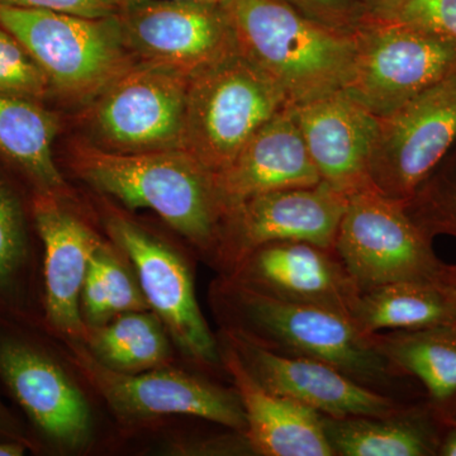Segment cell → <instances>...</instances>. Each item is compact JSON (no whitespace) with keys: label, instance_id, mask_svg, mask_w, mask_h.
I'll return each instance as SVG.
<instances>
[{"label":"cell","instance_id":"obj_1","mask_svg":"<svg viewBox=\"0 0 456 456\" xmlns=\"http://www.w3.org/2000/svg\"><path fill=\"white\" fill-rule=\"evenodd\" d=\"M70 167L77 178L130 209L146 208L217 260L227 208L207 170L185 150L119 154L75 141Z\"/></svg>","mask_w":456,"mask_h":456},{"label":"cell","instance_id":"obj_2","mask_svg":"<svg viewBox=\"0 0 456 456\" xmlns=\"http://www.w3.org/2000/svg\"><path fill=\"white\" fill-rule=\"evenodd\" d=\"M237 51L284 93L289 106L344 90L355 59V37L279 0H220Z\"/></svg>","mask_w":456,"mask_h":456},{"label":"cell","instance_id":"obj_3","mask_svg":"<svg viewBox=\"0 0 456 456\" xmlns=\"http://www.w3.org/2000/svg\"><path fill=\"white\" fill-rule=\"evenodd\" d=\"M221 298L231 326L260 346L288 356L321 360L374 391L403 377L387 359L375 334L350 318L314 305L281 301L228 279Z\"/></svg>","mask_w":456,"mask_h":456},{"label":"cell","instance_id":"obj_4","mask_svg":"<svg viewBox=\"0 0 456 456\" xmlns=\"http://www.w3.org/2000/svg\"><path fill=\"white\" fill-rule=\"evenodd\" d=\"M0 26L22 42L44 71L51 99L86 108L136 65L116 13L84 17L0 7Z\"/></svg>","mask_w":456,"mask_h":456},{"label":"cell","instance_id":"obj_5","mask_svg":"<svg viewBox=\"0 0 456 456\" xmlns=\"http://www.w3.org/2000/svg\"><path fill=\"white\" fill-rule=\"evenodd\" d=\"M287 107L277 84L235 51L189 79L183 150L221 173Z\"/></svg>","mask_w":456,"mask_h":456},{"label":"cell","instance_id":"obj_6","mask_svg":"<svg viewBox=\"0 0 456 456\" xmlns=\"http://www.w3.org/2000/svg\"><path fill=\"white\" fill-rule=\"evenodd\" d=\"M345 92L383 118L456 75V42L397 20L365 18Z\"/></svg>","mask_w":456,"mask_h":456},{"label":"cell","instance_id":"obj_7","mask_svg":"<svg viewBox=\"0 0 456 456\" xmlns=\"http://www.w3.org/2000/svg\"><path fill=\"white\" fill-rule=\"evenodd\" d=\"M31 323L0 312V383L26 416L33 450L82 449L92 436L88 402Z\"/></svg>","mask_w":456,"mask_h":456},{"label":"cell","instance_id":"obj_8","mask_svg":"<svg viewBox=\"0 0 456 456\" xmlns=\"http://www.w3.org/2000/svg\"><path fill=\"white\" fill-rule=\"evenodd\" d=\"M334 250L360 290L395 281H443V263L406 211L373 185L347 197Z\"/></svg>","mask_w":456,"mask_h":456},{"label":"cell","instance_id":"obj_9","mask_svg":"<svg viewBox=\"0 0 456 456\" xmlns=\"http://www.w3.org/2000/svg\"><path fill=\"white\" fill-rule=\"evenodd\" d=\"M189 77L136 62L84 108L88 142L119 154L183 150Z\"/></svg>","mask_w":456,"mask_h":456},{"label":"cell","instance_id":"obj_10","mask_svg":"<svg viewBox=\"0 0 456 456\" xmlns=\"http://www.w3.org/2000/svg\"><path fill=\"white\" fill-rule=\"evenodd\" d=\"M126 47L142 64L191 77L237 51L220 2L136 0L117 8Z\"/></svg>","mask_w":456,"mask_h":456},{"label":"cell","instance_id":"obj_11","mask_svg":"<svg viewBox=\"0 0 456 456\" xmlns=\"http://www.w3.org/2000/svg\"><path fill=\"white\" fill-rule=\"evenodd\" d=\"M74 362L123 419L184 415L198 417L244 435L246 417L236 391L167 367L121 373L104 367L83 341L70 345Z\"/></svg>","mask_w":456,"mask_h":456},{"label":"cell","instance_id":"obj_12","mask_svg":"<svg viewBox=\"0 0 456 456\" xmlns=\"http://www.w3.org/2000/svg\"><path fill=\"white\" fill-rule=\"evenodd\" d=\"M456 142V75L380 118L370 163L375 189L408 202Z\"/></svg>","mask_w":456,"mask_h":456},{"label":"cell","instance_id":"obj_13","mask_svg":"<svg viewBox=\"0 0 456 456\" xmlns=\"http://www.w3.org/2000/svg\"><path fill=\"white\" fill-rule=\"evenodd\" d=\"M108 232L136 269L149 307L180 349L200 364L215 367L221 350L194 292L193 278L176 251L128 218L110 216Z\"/></svg>","mask_w":456,"mask_h":456},{"label":"cell","instance_id":"obj_14","mask_svg":"<svg viewBox=\"0 0 456 456\" xmlns=\"http://www.w3.org/2000/svg\"><path fill=\"white\" fill-rule=\"evenodd\" d=\"M346 203L347 197L325 183L248 198L227 213L217 261L232 272L246 255L272 242L334 248Z\"/></svg>","mask_w":456,"mask_h":456},{"label":"cell","instance_id":"obj_15","mask_svg":"<svg viewBox=\"0 0 456 456\" xmlns=\"http://www.w3.org/2000/svg\"><path fill=\"white\" fill-rule=\"evenodd\" d=\"M224 338L261 386L321 415L335 419L389 416L404 407L389 395L356 382L329 362L281 355L231 330H224Z\"/></svg>","mask_w":456,"mask_h":456},{"label":"cell","instance_id":"obj_16","mask_svg":"<svg viewBox=\"0 0 456 456\" xmlns=\"http://www.w3.org/2000/svg\"><path fill=\"white\" fill-rule=\"evenodd\" d=\"M231 279L281 301L325 308L351 321L362 293L334 248L303 241L255 248L232 269Z\"/></svg>","mask_w":456,"mask_h":456},{"label":"cell","instance_id":"obj_17","mask_svg":"<svg viewBox=\"0 0 456 456\" xmlns=\"http://www.w3.org/2000/svg\"><path fill=\"white\" fill-rule=\"evenodd\" d=\"M65 200L31 193L32 215L42 246V305L46 326L74 341H86L82 290L90 257L102 244Z\"/></svg>","mask_w":456,"mask_h":456},{"label":"cell","instance_id":"obj_18","mask_svg":"<svg viewBox=\"0 0 456 456\" xmlns=\"http://www.w3.org/2000/svg\"><path fill=\"white\" fill-rule=\"evenodd\" d=\"M321 182L349 197L371 187L380 118L345 90L290 106Z\"/></svg>","mask_w":456,"mask_h":456},{"label":"cell","instance_id":"obj_19","mask_svg":"<svg viewBox=\"0 0 456 456\" xmlns=\"http://www.w3.org/2000/svg\"><path fill=\"white\" fill-rule=\"evenodd\" d=\"M215 179L227 213L259 194L322 183L290 106L270 118Z\"/></svg>","mask_w":456,"mask_h":456},{"label":"cell","instance_id":"obj_20","mask_svg":"<svg viewBox=\"0 0 456 456\" xmlns=\"http://www.w3.org/2000/svg\"><path fill=\"white\" fill-rule=\"evenodd\" d=\"M221 362L241 401L245 437L251 452L264 456H334L323 415L261 386L233 347L224 341Z\"/></svg>","mask_w":456,"mask_h":456},{"label":"cell","instance_id":"obj_21","mask_svg":"<svg viewBox=\"0 0 456 456\" xmlns=\"http://www.w3.org/2000/svg\"><path fill=\"white\" fill-rule=\"evenodd\" d=\"M60 131L61 118L46 104L0 95V159L31 193L66 200L70 189L53 156Z\"/></svg>","mask_w":456,"mask_h":456},{"label":"cell","instance_id":"obj_22","mask_svg":"<svg viewBox=\"0 0 456 456\" xmlns=\"http://www.w3.org/2000/svg\"><path fill=\"white\" fill-rule=\"evenodd\" d=\"M335 455H437L445 425L430 403L402 407L389 416H323Z\"/></svg>","mask_w":456,"mask_h":456},{"label":"cell","instance_id":"obj_23","mask_svg":"<svg viewBox=\"0 0 456 456\" xmlns=\"http://www.w3.org/2000/svg\"><path fill=\"white\" fill-rule=\"evenodd\" d=\"M31 191L0 159V312L31 320L35 294Z\"/></svg>","mask_w":456,"mask_h":456},{"label":"cell","instance_id":"obj_24","mask_svg":"<svg viewBox=\"0 0 456 456\" xmlns=\"http://www.w3.org/2000/svg\"><path fill=\"white\" fill-rule=\"evenodd\" d=\"M375 338L395 370L421 382L444 421L456 404V322L377 332Z\"/></svg>","mask_w":456,"mask_h":456},{"label":"cell","instance_id":"obj_25","mask_svg":"<svg viewBox=\"0 0 456 456\" xmlns=\"http://www.w3.org/2000/svg\"><path fill=\"white\" fill-rule=\"evenodd\" d=\"M353 322L365 334L456 322V303L444 281H395L362 290Z\"/></svg>","mask_w":456,"mask_h":456},{"label":"cell","instance_id":"obj_26","mask_svg":"<svg viewBox=\"0 0 456 456\" xmlns=\"http://www.w3.org/2000/svg\"><path fill=\"white\" fill-rule=\"evenodd\" d=\"M86 346L104 367L121 373H142L167 367L170 345L155 314L128 312L110 322L89 329Z\"/></svg>","mask_w":456,"mask_h":456},{"label":"cell","instance_id":"obj_27","mask_svg":"<svg viewBox=\"0 0 456 456\" xmlns=\"http://www.w3.org/2000/svg\"><path fill=\"white\" fill-rule=\"evenodd\" d=\"M149 303L127 269L102 242L90 257L82 290V314L88 329L128 312L149 310Z\"/></svg>","mask_w":456,"mask_h":456},{"label":"cell","instance_id":"obj_28","mask_svg":"<svg viewBox=\"0 0 456 456\" xmlns=\"http://www.w3.org/2000/svg\"><path fill=\"white\" fill-rule=\"evenodd\" d=\"M404 204L426 236L431 240L437 235L456 239V142L415 196Z\"/></svg>","mask_w":456,"mask_h":456},{"label":"cell","instance_id":"obj_29","mask_svg":"<svg viewBox=\"0 0 456 456\" xmlns=\"http://www.w3.org/2000/svg\"><path fill=\"white\" fill-rule=\"evenodd\" d=\"M0 95L46 104L50 86L36 60L13 33L0 26Z\"/></svg>","mask_w":456,"mask_h":456},{"label":"cell","instance_id":"obj_30","mask_svg":"<svg viewBox=\"0 0 456 456\" xmlns=\"http://www.w3.org/2000/svg\"><path fill=\"white\" fill-rule=\"evenodd\" d=\"M288 7L330 28L354 35L367 18L359 0H279Z\"/></svg>","mask_w":456,"mask_h":456},{"label":"cell","instance_id":"obj_31","mask_svg":"<svg viewBox=\"0 0 456 456\" xmlns=\"http://www.w3.org/2000/svg\"><path fill=\"white\" fill-rule=\"evenodd\" d=\"M393 20L456 42V0H403Z\"/></svg>","mask_w":456,"mask_h":456},{"label":"cell","instance_id":"obj_32","mask_svg":"<svg viewBox=\"0 0 456 456\" xmlns=\"http://www.w3.org/2000/svg\"><path fill=\"white\" fill-rule=\"evenodd\" d=\"M0 7L46 9L84 17H107L116 13L110 0H0Z\"/></svg>","mask_w":456,"mask_h":456},{"label":"cell","instance_id":"obj_33","mask_svg":"<svg viewBox=\"0 0 456 456\" xmlns=\"http://www.w3.org/2000/svg\"><path fill=\"white\" fill-rule=\"evenodd\" d=\"M0 441L20 443L26 445L28 450L33 449L31 435L26 422L7 406L2 397H0Z\"/></svg>","mask_w":456,"mask_h":456},{"label":"cell","instance_id":"obj_34","mask_svg":"<svg viewBox=\"0 0 456 456\" xmlns=\"http://www.w3.org/2000/svg\"><path fill=\"white\" fill-rule=\"evenodd\" d=\"M367 16L378 20H393L403 0H359Z\"/></svg>","mask_w":456,"mask_h":456},{"label":"cell","instance_id":"obj_35","mask_svg":"<svg viewBox=\"0 0 456 456\" xmlns=\"http://www.w3.org/2000/svg\"><path fill=\"white\" fill-rule=\"evenodd\" d=\"M437 455L456 456V424H446L441 435Z\"/></svg>","mask_w":456,"mask_h":456},{"label":"cell","instance_id":"obj_36","mask_svg":"<svg viewBox=\"0 0 456 456\" xmlns=\"http://www.w3.org/2000/svg\"><path fill=\"white\" fill-rule=\"evenodd\" d=\"M28 450L26 445L20 443L0 441V456H20Z\"/></svg>","mask_w":456,"mask_h":456},{"label":"cell","instance_id":"obj_37","mask_svg":"<svg viewBox=\"0 0 456 456\" xmlns=\"http://www.w3.org/2000/svg\"><path fill=\"white\" fill-rule=\"evenodd\" d=\"M443 281L448 285L449 289L452 290L456 303V265L446 266L445 273H444Z\"/></svg>","mask_w":456,"mask_h":456},{"label":"cell","instance_id":"obj_38","mask_svg":"<svg viewBox=\"0 0 456 456\" xmlns=\"http://www.w3.org/2000/svg\"><path fill=\"white\" fill-rule=\"evenodd\" d=\"M445 424H456V404L452 411H450L449 415L446 416V419H444Z\"/></svg>","mask_w":456,"mask_h":456},{"label":"cell","instance_id":"obj_39","mask_svg":"<svg viewBox=\"0 0 456 456\" xmlns=\"http://www.w3.org/2000/svg\"><path fill=\"white\" fill-rule=\"evenodd\" d=\"M116 8L121 7V5L127 4V3L136 2V0H110ZM209 2H220V0H209Z\"/></svg>","mask_w":456,"mask_h":456}]
</instances>
